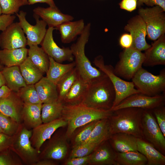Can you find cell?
I'll use <instances>...</instances> for the list:
<instances>
[{"mask_svg":"<svg viewBox=\"0 0 165 165\" xmlns=\"http://www.w3.org/2000/svg\"><path fill=\"white\" fill-rule=\"evenodd\" d=\"M113 111L92 108L81 103L73 105H64L61 117L67 122V128L65 135L70 138L78 128L92 121L108 118Z\"/></svg>","mask_w":165,"mask_h":165,"instance_id":"cell-1","label":"cell"},{"mask_svg":"<svg viewBox=\"0 0 165 165\" xmlns=\"http://www.w3.org/2000/svg\"><path fill=\"white\" fill-rule=\"evenodd\" d=\"M90 28V23L86 25L77 42L72 44L70 48L75 59V67L79 76L88 84L107 76L99 69L92 66L85 54V46L89 39Z\"/></svg>","mask_w":165,"mask_h":165,"instance_id":"cell-2","label":"cell"},{"mask_svg":"<svg viewBox=\"0 0 165 165\" xmlns=\"http://www.w3.org/2000/svg\"><path fill=\"white\" fill-rule=\"evenodd\" d=\"M143 110L128 107L113 111L108 118L111 134L123 133L143 139L141 123Z\"/></svg>","mask_w":165,"mask_h":165,"instance_id":"cell-3","label":"cell"},{"mask_svg":"<svg viewBox=\"0 0 165 165\" xmlns=\"http://www.w3.org/2000/svg\"><path fill=\"white\" fill-rule=\"evenodd\" d=\"M115 96L113 86L107 76L88 84L81 103L92 108L111 110Z\"/></svg>","mask_w":165,"mask_h":165,"instance_id":"cell-4","label":"cell"},{"mask_svg":"<svg viewBox=\"0 0 165 165\" xmlns=\"http://www.w3.org/2000/svg\"><path fill=\"white\" fill-rule=\"evenodd\" d=\"M135 88L141 93L154 96L165 92V69L157 75L141 67L131 79Z\"/></svg>","mask_w":165,"mask_h":165,"instance_id":"cell-5","label":"cell"},{"mask_svg":"<svg viewBox=\"0 0 165 165\" xmlns=\"http://www.w3.org/2000/svg\"><path fill=\"white\" fill-rule=\"evenodd\" d=\"M93 63L109 78L115 90V98L111 109L127 97L134 94L140 93L135 88L132 82L122 79L115 73L112 66L105 64L102 56L99 55L95 57Z\"/></svg>","mask_w":165,"mask_h":165,"instance_id":"cell-6","label":"cell"},{"mask_svg":"<svg viewBox=\"0 0 165 165\" xmlns=\"http://www.w3.org/2000/svg\"><path fill=\"white\" fill-rule=\"evenodd\" d=\"M144 53L132 47L125 49L119 55V60L114 68L115 73L126 80L131 79L142 67Z\"/></svg>","mask_w":165,"mask_h":165,"instance_id":"cell-7","label":"cell"},{"mask_svg":"<svg viewBox=\"0 0 165 165\" xmlns=\"http://www.w3.org/2000/svg\"><path fill=\"white\" fill-rule=\"evenodd\" d=\"M32 134V130L20 126L13 135L10 147L25 163L34 165L39 160V152L31 144L30 138Z\"/></svg>","mask_w":165,"mask_h":165,"instance_id":"cell-8","label":"cell"},{"mask_svg":"<svg viewBox=\"0 0 165 165\" xmlns=\"http://www.w3.org/2000/svg\"><path fill=\"white\" fill-rule=\"evenodd\" d=\"M163 9L159 6L141 8L139 15L145 23L148 38L156 40L165 32V14Z\"/></svg>","mask_w":165,"mask_h":165,"instance_id":"cell-9","label":"cell"},{"mask_svg":"<svg viewBox=\"0 0 165 165\" xmlns=\"http://www.w3.org/2000/svg\"><path fill=\"white\" fill-rule=\"evenodd\" d=\"M143 139L165 154V137L162 133L152 110L144 109L142 118Z\"/></svg>","mask_w":165,"mask_h":165,"instance_id":"cell-10","label":"cell"},{"mask_svg":"<svg viewBox=\"0 0 165 165\" xmlns=\"http://www.w3.org/2000/svg\"><path fill=\"white\" fill-rule=\"evenodd\" d=\"M165 102V93L152 96L137 93L127 97L111 110L115 111L126 108L135 107L152 110L164 105Z\"/></svg>","mask_w":165,"mask_h":165,"instance_id":"cell-11","label":"cell"},{"mask_svg":"<svg viewBox=\"0 0 165 165\" xmlns=\"http://www.w3.org/2000/svg\"><path fill=\"white\" fill-rule=\"evenodd\" d=\"M26 12L21 10L19 13H16L19 20V23L24 34L26 35L27 44L31 45L40 44L46 34V24L39 17L34 13L33 16L36 24L34 25L30 24L26 20Z\"/></svg>","mask_w":165,"mask_h":165,"instance_id":"cell-12","label":"cell"},{"mask_svg":"<svg viewBox=\"0 0 165 165\" xmlns=\"http://www.w3.org/2000/svg\"><path fill=\"white\" fill-rule=\"evenodd\" d=\"M55 28L49 27L46 34L41 43L42 48L49 56L56 61L61 63L67 61L72 62L74 57L69 47H59L55 42L53 37V31Z\"/></svg>","mask_w":165,"mask_h":165,"instance_id":"cell-13","label":"cell"},{"mask_svg":"<svg viewBox=\"0 0 165 165\" xmlns=\"http://www.w3.org/2000/svg\"><path fill=\"white\" fill-rule=\"evenodd\" d=\"M1 48L11 50L25 48L27 39L19 22L13 23L0 34Z\"/></svg>","mask_w":165,"mask_h":165,"instance_id":"cell-14","label":"cell"},{"mask_svg":"<svg viewBox=\"0 0 165 165\" xmlns=\"http://www.w3.org/2000/svg\"><path fill=\"white\" fill-rule=\"evenodd\" d=\"M67 126V122L61 117L50 122L43 123L33 129L30 139L32 146L39 152L42 145L58 128Z\"/></svg>","mask_w":165,"mask_h":165,"instance_id":"cell-15","label":"cell"},{"mask_svg":"<svg viewBox=\"0 0 165 165\" xmlns=\"http://www.w3.org/2000/svg\"><path fill=\"white\" fill-rule=\"evenodd\" d=\"M124 29L132 36L131 47L141 51H145L150 47L151 45L148 44L145 40L147 35L145 24L139 15L131 19Z\"/></svg>","mask_w":165,"mask_h":165,"instance_id":"cell-16","label":"cell"},{"mask_svg":"<svg viewBox=\"0 0 165 165\" xmlns=\"http://www.w3.org/2000/svg\"><path fill=\"white\" fill-rule=\"evenodd\" d=\"M24 103L15 92L11 91L8 96L0 98V113L10 117L20 123Z\"/></svg>","mask_w":165,"mask_h":165,"instance_id":"cell-17","label":"cell"},{"mask_svg":"<svg viewBox=\"0 0 165 165\" xmlns=\"http://www.w3.org/2000/svg\"><path fill=\"white\" fill-rule=\"evenodd\" d=\"M33 12L40 17L49 27L54 28L74 19L72 16L62 13L56 6L47 8L38 7L33 9Z\"/></svg>","mask_w":165,"mask_h":165,"instance_id":"cell-18","label":"cell"},{"mask_svg":"<svg viewBox=\"0 0 165 165\" xmlns=\"http://www.w3.org/2000/svg\"><path fill=\"white\" fill-rule=\"evenodd\" d=\"M89 164L92 165H118L115 160V152L108 140L98 145L90 154Z\"/></svg>","mask_w":165,"mask_h":165,"instance_id":"cell-19","label":"cell"},{"mask_svg":"<svg viewBox=\"0 0 165 165\" xmlns=\"http://www.w3.org/2000/svg\"><path fill=\"white\" fill-rule=\"evenodd\" d=\"M145 58L143 65L152 67L158 65H165V38L164 34L162 35L145 50Z\"/></svg>","mask_w":165,"mask_h":165,"instance_id":"cell-20","label":"cell"},{"mask_svg":"<svg viewBox=\"0 0 165 165\" xmlns=\"http://www.w3.org/2000/svg\"><path fill=\"white\" fill-rule=\"evenodd\" d=\"M67 139L64 137L58 136L52 138L41 154L42 159L61 160L66 156L68 146Z\"/></svg>","mask_w":165,"mask_h":165,"instance_id":"cell-21","label":"cell"},{"mask_svg":"<svg viewBox=\"0 0 165 165\" xmlns=\"http://www.w3.org/2000/svg\"><path fill=\"white\" fill-rule=\"evenodd\" d=\"M137 138L130 134L118 133L112 134L108 141L115 152H124L137 151Z\"/></svg>","mask_w":165,"mask_h":165,"instance_id":"cell-22","label":"cell"},{"mask_svg":"<svg viewBox=\"0 0 165 165\" xmlns=\"http://www.w3.org/2000/svg\"><path fill=\"white\" fill-rule=\"evenodd\" d=\"M83 19L64 22L55 28L59 30L62 42L69 43L74 41L80 35L85 27Z\"/></svg>","mask_w":165,"mask_h":165,"instance_id":"cell-23","label":"cell"},{"mask_svg":"<svg viewBox=\"0 0 165 165\" xmlns=\"http://www.w3.org/2000/svg\"><path fill=\"white\" fill-rule=\"evenodd\" d=\"M137 151L147 160V165H165V156L144 139L137 138Z\"/></svg>","mask_w":165,"mask_h":165,"instance_id":"cell-24","label":"cell"},{"mask_svg":"<svg viewBox=\"0 0 165 165\" xmlns=\"http://www.w3.org/2000/svg\"><path fill=\"white\" fill-rule=\"evenodd\" d=\"M35 85L39 97L42 104L58 101L56 85L46 77H43Z\"/></svg>","mask_w":165,"mask_h":165,"instance_id":"cell-25","label":"cell"},{"mask_svg":"<svg viewBox=\"0 0 165 165\" xmlns=\"http://www.w3.org/2000/svg\"><path fill=\"white\" fill-rule=\"evenodd\" d=\"M28 55V49L26 47L2 49L0 51V64L8 67L19 66L25 60Z\"/></svg>","mask_w":165,"mask_h":165,"instance_id":"cell-26","label":"cell"},{"mask_svg":"<svg viewBox=\"0 0 165 165\" xmlns=\"http://www.w3.org/2000/svg\"><path fill=\"white\" fill-rule=\"evenodd\" d=\"M42 105L24 103L21 118L29 128L33 129L42 123L41 115Z\"/></svg>","mask_w":165,"mask_h":165,"instance_id":"cell-27","label":"cell"},{"mask_svg":"<svg viewBox=\"0 0 165 165\" xmlns=\"http://www.w3.org/2000/svg\"><path fill=\"white\" fill-rule=\"evenodd\" d=\"M1 72L4 77L6 85L12 91L17 92L26 84L21 73L19 66L5 67Z\"/></svg>","mask_w":165,"mask_h":165,"instance_id":"cell-28","label":"cell"},{"mask_svg":"<svg viewBox=\"0 0 165 165\" xmlns=\"http://www.w3.org/2000/svg\"><path fill=\"white\" fill-rule=\"evenodd\" d=\"M88 84L79 76L63 99V105H73L81 103Z\"/></svg>","mask_w":165,"mask_h":165,"instance_id":"cell-29","label":"cell"},{"mask_svg":"<svg viewBox=\"0 0 165 165\" xmlns=\"http://www.w3.org/2000/svg\"><path fill=\"white\" fill-rule=\"evenodd\" d=\"M111 135L108 118L102 119L99 120L88 138L83 143H92L98 146L108 140Z\"/></svg>","mask_w":165,"mask_h":165,"instance_id":"cell-30","label":"cell"},{"mask_svg":"<svg viewBox=\"0 0 165 165\" xmlns=\"http://www.w3.org/2000/svg\"><path fill=\"white\" fill-rule=\"evenodd\" d=\"M19 67L26 85L35 84L43 77L44 73L33 64L28 56Z\"/></svg>","mask_w":165,"mask_h":165,"instance_id":"cell-31","label":"cell"},{"mask_svg":"<svg viewBox=\"0 0 165 165\" xmlns=\"http://www.w3.org/2000/svg\"><path fill=\"white\" fill-rule=\"evenodd\" d=\"M49 58L50 64L46 77L56 85L63 76L75 66L74 61L63 64L56 61L50 57L49 56Z\"/></svg>","mask_w":165,"mask_h":165,"instance_id":"cell-32","label":"cell"},{"mask_svg":"<svg viewBox=\"0 0 165 165\" xmlns=\"http://www.w3.org/2000/svg\"><path fill=\"white\" fill-rule=\"evenodd\" d=\"M28 49V57L33 64L44 73H46L49 68V56L42 47L38 45H31Z\"/></svg>","mask_w":165,"mask_h":165,"instance_id":"cell-33","label":"cell"},{"mask_svg":"<svg viewBox=\"0 0 165 165\" xmlns=\"http://www.w3.org/2000/svg\"><path fill=\"white\" fill-rule=\"evenodd\" d=\"M79 76L77 69L75 67L59 80L56 85L59 101L62 102L64 97Z\"/></svg>","mask_w":165,"mask_h":165,"instance_id":"cell-34","label":"cell"},{"mask_svg":"<svg viewBox=\"0 0 165 165\" xmlns=\"http://www.w3.org/2000/svg\"><path fill=\"white\" fill-rule=\"evenodd\" d=\"M115 160L118 165H147L146 157L138 151L115 152Z\"/></svg>","mask_w":165,"mask_h":165,"instance_id":"cell-35","label":"cell"},{"mask_svg":"<svg viewBox=\"0 0 165 165\" xmlns=\"http://www.w3.org/2000/svg\"><path fill=\"white\" fill-rule=\"evenodd\" d=\"M63 107L62 102L58 101L42 104L41 114L42 123H48L61 117Z\"/></svg>","mask_w":165,"mask_h":165,"instance_id":"cell-36","label":"cell"},{"mask_svg":"<svg viewBox=\"0 0 165 165\" xmlns=\"http://www.w3.org/2000/svg\"><path fill=\"white\" fill-rule=\"evenodd\" d=\"M99 120L92 121L76 130L70 138L72 147L83 144L87 140Z\"/></svg>","mask_w":165,"mask_h":165,"instance_id":"cell-37","label":"cell"},{"mask_svg":"<svg viewBox=\"0 0 165 165\" xmlns=\"http://www.w3.org/2000/svg\"><path fill=\"white\" fill-rule=\"evenodd\" d=\"M16 92L24 103L42 104L39 97L35 84L27 85Z\"/></svg>","mask_w":165,"mask_h":165,"instance_id":"cell-38","label":"cell"},{"mask_svg":"<svg viewBox=\"0 0 165 165\" xmlns=\"http://www.w3.org/2000/svg\"><path fill=\"white\" fill-rule=\"evenodd\" d=\"M28 5V0H0L2 14L13 15L17 13L22 6Z\"/></svg>","mask_w":165,"mask_h":165,"instance_id":"cell-39","label":"cell"},{"mask_svg":"<svg viewBox=\"0 0 165 165\" xmlns=\"http://www.w3.org/2000/svg\"><path fill=\"white\" fill-rule=\"evenodd\" d=\"M0 127L4 133L13 136L17 133L20 126L10 117L0 113Z\"/></svg>","mask_w":165,"mask_h":165,"instance_id":"cell-40","label":"cell"},{"mask_svg":"<svg viewBox=\"0 0 165 165\" xmlns=\"http://www.w3.org/2000/svg\"><path fill=\"white\" fill-rule=\"evenodd\" d=\"M97 146L92 143H86L72 147L69 158L84 157L90 154Z\"/></svg>","mask_w":165,"mask_h":165,"instance_id":"cell-41","label":"cell"},{"mask_svg":"<svg viewBox=\"0 0 165 165\" xmlns=\"http://www.w3.org/2000/svg\"><path fill=\"white\" fill-rule=\"evenodd\" d=\"M156 121L164 136L165 137V107L164 105L152 110Z\"/></svg>","mask_w":165,"mask_h":165,"instance_id":"cell-42","label":"cell"},{"mask_svg":"<svg viewBox=\"0 0 165 165\" xmlns=\"http://www.w3.org/2000/svg\"><path fill=\"white\" fill-rule=\"evenodd\" d=\"M90 154L84 157L69 158L64 163V165H86L89 164Z\"/></svg>","mask_w":165,"mask_h":165,"instance_id":"cell-43","label":"cell"},{"mask_svg":"<svg viewBox=\"0 0 165 165\" xmlns=\"http://www.w3.org/2000/svg\"><path fill=\"white\" fill-rule=\"evenodd\" d=\"M13 137V136H11L3 133H0V152L11 147Z\"/></svg>","mask_w":165,"mask_h":165,"instance_id":"cell-44","label":"cell"},{"mask_svg":"<svg viewBox=\"0 0 165 165\" xmlns=\"http://www.w3.org/2000/svg\"><path fill=\"white\" fill-rule=\"evenodd\" d=\"M16 16L13 15L2 14L0 15V31H3L13 22Z\"/></svg>","mask_w":165,"mask_h":165,"instance_id":"cell-45","label":"cell"},{"mask_svg":"<svg viewBox=\"0 0 165 165\" xmlns=\"http://www.w3.org/2000/svg\"><path fill=\"white\" fill-rule=\"evenodd\" d=\"M143 4L151 7L160 6L165 11V0H138L137 6L139 7Z\"/></svg>","mask_w":165,"mask_h":165,"instance_id":"cell-46","label":"cell"},{"mask_svg":"<svg viewBox=\"0 0 165 165\" xmlns=\"http://www.w3.org/2000/svg\"><path fill=\"white\" fill-rule=\"evenodd\" d=\"M138 0H122L119 4L120 7L129 11H132L136 9Z\"/></svg>","mask_w":165,"mask_h":165,"instance_id":"cell-47","label":"cell"},{"mask_svg":"<svg viewBox=\"0 0 165 165\" xmlns=\"http://www.w3.org/2000/svg\"><path fill=\"white\" fill-rule=\"evenodd\" d=\"M132 43V38L130 34H124L121 37L119 40L120 45L123 48L130 47Z\"/></svg>","mask_w":165,"mask_h":165,"instance_id":"cell-48","label":"cell"},{"mask_svg":"<svg viewBox=\"0 0 165 165\" xmlns=\"http://www.w3.org/2000/svg\"><path fill=\"white\" fill-rule=\"evenodd\" d=\"M17 164L8 154L3 153L0 155V165H15Z\"/></svg>","mask_w":165,"mask_h":165,"instance_id":"cell-49","label":"cell"},{"mask_svg":"<svg viewBox=\"0 0 165 165\" xmlns=\"http://www.w3.org/2000/svg\"><path fill=\"white\" fill-rule=\"evenodd\" d=\"M28 5H33L37 3H44L47 4L50 6H56L53 0H28Z\"/></svg>","mask_w":165,"mask_h":165,"instance_id":"cell-50","label":"cell"},{"mask_svg":"<svg viewBox=\"0 0 165 165\" xmlns=\"http://www.w3.org/2000/svg\"><path fill=\"white\" fill-rule=\"evenodd\" d=\"M11 91L6 85L3 86L0 88V98L8 96Z\"/></svg>","mask_w":165,"mask_h":165,"instance_id":"cell-51","label":"cell"},{"mask_svg":"<svg viewBox=\"0 0 165 165\" xmlns=\"http://www.w3.org/2000/svg\"><path fill=\"white\" fill-rule=\"evenodd\" d=\"M53 160L49 159H42L38 160L34 165H55L56 163L53 161Z\"/></svg>","mask_w":165,"mask_h":165,"instance_id":"cell-52","label":"cell"},{"mask_svg":"<svg viewBox=\"0 0 165 165\" xmlns=\"http://www.w3.org/2000/svg\"><path fill=\"white\" fill-rule=\"evenodd\" d=\"M6 85V81L4 77L1 72L0 71V88Z\"/></svg>","mask_w":165,"mask_h":165,"instance_id":"cell-53","label":"cell"},{"mask_svg":"<svg viewBox=\"0 0 165 165\" xmlns=\"http://www.w3.org/2000/svg\"><path fill=\"white\" fill-rule=\"evenodd\" d=\"M1 38H0V51L1 50L0 48H1ZM2 66L0 64V69L2 68Z\"/></svg>","mask_w":165,"mask_h":165,"instance_id":"cell-54","label":"cell"},{"mask_svg":"<svg viewBox=\"0 0 165 165\" xmlns=\"http://www.w3.org/2000/svg\"><path fill=\"white\" fill-rule=\"evenodd\" d=\"M0 133H3V130L0 127Z\"/></svg>","mask_w":165,"mask_h":165,"instance_id":"cell-55","label":"cell"},{"mask_svg":"<svg viewBox=\"0 0 165 165\" xmlns=\"http://www.w3.org/2000/svg\"><path fill=\"white\" fill-rule=\"evenodd\" d=\"M2 14V13L1 11V8L0 6V15H1Z\"/></svg>","mask_w":165,"mask_h":165,"instance_id":"cell-56","label":"cell"}]
</instances>
